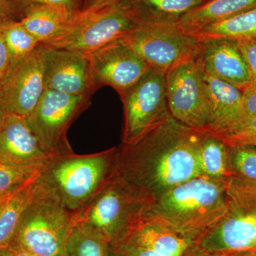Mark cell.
I'll return each instance as SVG.
<instances>
[{"mask_svg": "<svg viewBox=\"0 0 256 256\" xmlns=\"http://www.w3.org/2000/svg\"><path fill=\"white\" fill-rule=\"evenodd\" d=\"M252 248H256V242L255 246H254V247Z\"/></svg>", "mask_w": 256, "mask_h": 256, "instance_id": "obj_44", "label": "cell"}, {"mask_svg": "<svg viewBox=\"0 0 256 256\" xmlns=\"http://www.w3.org/2000/svg\"><path fill=\"white\" fill-rule=\"evenodd\" d=\"M191 35L197 42L213 40H229L236 43L256 42V9L207 25Z\"/></svg>", "mask_w": 256, "mask_h": 256, "instance_id": "obj_22", "label": "cell"}, {"mask_svg": "<svg viewBox=\"0 0 256 256\" xmlns=\"http://www.w3.org/2000/svg\"><path fill=\"white\" fill-rule=\"evenodd\" d=\"M118 146L95 154L56 156L32 183L34 194L74 214L82 212L108 182L116 170Z\"/></svg>", "mask_w": 256, "mask_h": 256, "instance_id": "obj_2", "label": "cell"}, {"mask_svg": "<svg viewBox=\"0 0 256 256\" xmlns=\"http://www.w3.org/2000/svg\"><path fill=\"white\" fill-rule=\"evenodd\" d=\"M110 256H160L146 248L122 239L110 245Z\"/></svg>", "mask_w": 256, "mask_h": 256, "instance_id": "obj_31", "label": "cell"}, {"mask_svg": "<svg viewBox=\"0 0 256 256\" xmlns=\"http://www.w3.org/2000/svg\"><path fill=\"white\" fill-rule=\"evenodd\" d=\"M137 26L117 2L78 12L60 35L40 46L89 54L120 40Z\"/></svg>", "mask_w": 256, "mask_h": 256, "instance_id": "obj_5", "label": "cell"}, {"mask_svg": "<svg viewBox=\"0 0 256 256\" xmlns=\"http://www.w3.org/2000/svg\"><path fill=\"white\" fill-rule=\"evenodd\" d=\"M152 204L116 170L97 196L75 214V222L98 230L111 245L122 240L131 227L152 210Z\"/></svg>", "mask_w": 256, "mask_h": 256, "instance_id": "obj_4", "label": "cell"}, {"mask_svg": "<svg viewBox=\"0 0 256 256\" xmlns=\"http://www.w3.org/2000/svg\"><path fill=\"white\" fill-rule=\"evenodd\" d=\"M242 92V110L246 117L256 116V86L248 87Z\"/></svg>", "mask_w": 256, "mask_h": 256, "instance_id": "obj_33", "label": "cell"}, {"mask_svg": "<svg viewBox=\"0 0 256 256\" xmlns=\"http://www.w3.org/2000/svg\"><path fill=\"white\" fill-rule=\"evenodd\" d=\"M207 0H119L137 25L176 24Z\"/></svg>", "mask_w": 256, "mask_h": 256, "instance_id": "obj_19", "label": "cell"}, {"mask_svg": "<svg viewBox=\"0 0 256 256\" xmlns=\"http://www.w3.org/2000/svg\"><path fill=\"white\" fill-rule=\"evenodd\" d=\"M206 130L186 127L171 116L132 144L118 146L116 170L154 203L170 188L202 176L200 148Z\"/></svg>", "mask_w": 256, "mask_h": 256, "instance_id": "obj_1", "label": "cell"}, {"mask_svg": "<svg viewBox=\"0 0 256 256\" xmlns=\"http://www.w3.org/2000/svg\"><path fill=\"white\" fill-rule=\"evenodd\" d=\"M229 180L205 175L192 178L156 197L152 210L184 238L196 242L226 212Z\"/></svg>", "mask_w": 256, "mask_h": 256, "instance_id": "obj_3", "label": "cell"}, {"mask_svg": "<svg viewBox=\"0 0 256 256\" xmlns=\"http://www.w3.org/2000/svg\"><path fill=\"white\" fill-rule=\"evenodd\" d=\"M200 162L205 176L225 178L233 176L229 168L228 146L206 130L200 148Z\"/></svg>", "mask_w": 256, "mask_h": 256, "instance_id": "obj_24", "label": "cell"}, {"mask_svg": "<svg viewBox=\"0 0 256 256\" xmlns=\"http://www.w3.org/2000/svg\"><path fill=\"white\" fill-rule=\"evenodd\" d=\"M192 57L202 74L228 82L242 92L252 85L246 62L235 42H197Z\"/></svg>", "mask_w": 256, "mask_h": 256, "instance_id": "obj_16", "label": "cell"}, {"mask_svg": "<svg viewBox=\"0 0 256 256\" xmlns=\"http://www.w3.org/2000/svg\"><path fill=\"white\" fill-rule=\"evenodd\" d=\"M119 40L152 69L164 74L193 56L197 44L176 24L138 25Z\"/></svg>", "mask_w": 256, "mask_h": 256, "instance_id": "obj_8", "label": "cell"}, {"mask_svg": "<svg viewBox=\"0 0 256 256\" xmlns=\"http://www.w3.org/2000/svg\"><path fill=\"white\" fill-rule=\"evenodd\" d=\"M15 10L11 0H0V24L10 21L16 20Z\"/></svg>", "mask_w": 256, "mask_h": 256, "instance_id": "obj_35", "label": "cell"}, {"mask_svg": "<svg viewBox=\"0 0 256 256\" xmlns=\"http://www.w3.org/2000/svg\"><path fill=\"white\" fill-rule=\"evenodd\" d=\"M12 63L9 50L0 28V79L4 76Z\"/></svg>", "mask_w": 256, "mask_h": 256, "instance_id": "obj_34", "label": "cell"}, {"mask_svg": "<svg viewBox=\"0 0 256 256\" xmlns=\"http://www.w3.org/2000/svg\"><path fill=\"white\" fill-rule=\"evenodd\" d=\"M66 256H110V244L96 229L75 223L67 242Z\"/></svg>", "mask_w": 256, "mask_h": 256, "instance_id": "obj_25", "label": "cell"}, {"mask_svg": "<svg viewBox=\"0 0 256 256\" xmlns=\"http://www.w3.org/2000/svg\"><path fill=\"white\" fill-rule=\"evenodd\" d=\"M11 2L14 6L16 16H20L24 9L32 5L56 6L74 14L80 10V0H11Z\"/></svg>", "mask_w": 256, "mask_h": 256, "instance_id": "obj_30", "label": "cell"}, {"mask_svg": "<svg viewBox=\"0 0 256 256\" xmlns=\"http://www.w3.org/2000/svg\"><path fill=\"white\" fill-rule=\"evenodd\" d=\"M10 196H0V206H1L2 204L4 202V200H6V198H8Z\"/></svg>", "mask_w": 256, "mask_h": 256, "instance_id": "obj_42", "label": "cell"}, {"mask_svg": "<svg viewBox=\"0 0 256 256\" xmlns=\"http://www.w3.org/2000/svg\"><path fill=\"white\" fill-rule=\"evenodd\" d=\"M234 182L240 190L256 204V182L234 178Z\"/></svg>", "mask_w": 256, "mask_h": 256, "instance_id": "obj_36", "label": "cell"}, {"mask_svg": "<svg viewBox=\"0 0 256 256\" xmlns=\"http://www.w3.org/2000/svg\"><path fill=\"white\" fill-rule=\"evenodd\" d=\"M122 239L146 248L160 256H180L192 244L152 210L144 214Z\"/></svg>", "mask_w": 256, "mask_h": 256, "instance_id": "obj_17", "label": "cell"}, {"mask_svg": "<svg viewBox=\"0 0 256 256\" xmlns=\"http://www.w3.org/2000/svg\"><path fill=\"white\" fill-rule=\"evenodd\" d=\"M256 242V204L232 181L228 208L222 220L194 244L217 256L252 248Z\"/></svg>", "mask_w": 256, "mask_h": 256, "instance_id": "obj_9", "label": "cell"}, {"mask_svg": "<svg viewBox=\"0 0 256 256\" xmlns=\"http://www.w3.org/2000/svg\"><path fill=\"white\" fill-rule=\"evenodd\" d=\"M33 182L10 195L0 206V250L10 246L24 214L33 202Z\"/></svg>", "mask_w": 256, "mask_h": 256, "instance_id": "obj_23", "label": "cell"}, {"mask_svg": "<svg viewBox=\"0 0 256 256\" xmlns=\"http://www.w3.org/2000/svg\"><path fill=\"white\" fill-rule=\"evenodd\" d=\"M236 44L246 62L252 82L250 86H256V42H238Z\"/></svg>", "mask_w": 256, "mask_h": 256, "instance_id": "obj_32", "label": "cell"}, {"mask_svg": "<svg viewBox=\"0 0 256 256\" xmlns=\"http://www.w3.org/2000/svg\"><path fill=\"white\" fill-rule=\"evenodd\" d=\"M76 14L56 6L32 5L22 10L18 21L42 44L60 35Z\"/></svg>", "mask_w": 256, "mask_h": 256, "instance_id": "obj_21", "label": "cell"}, {"mask_svg": "<svg viewBox=\"0 0 256 256\" xmlns=\"http://www.w3.org/2000/svg\"><path fill=\"white\" fill-rule=\"evenodd\" d=\"M0 256H10V255L6 249H4V250H0Z\"/></svg>", "mask_w": 256, "mask_h": 256, "instance_id": "obj_41", "label": "cell"}, {"mask_svg": "<svg viewBox=\"0 0 256 256\" xmlns=\"http://www.w3.org/2000/svg\"><path fill=\"white\" fill-rule=\"evenodd\" d=\"M40 169L0 164V196H8L35 180Z\"/></svg>", "mask_w": 256, "mask_h": 256, "instance_id": "obj_29", "label": "cell"}, {"mask_svg": "<svg viewBox=\"0 0 256 256\" xmlns=\"http://www.w3.org/2000/svg\"><path fill=\"white\" fill-rule=\"evenodd\" d=\"M0 28L12 62L30 54L40 46L38 40L24 28L20 21L10 20L0 24Z\"/></svg>", "mask_w": 256, "mask_h": 256, "instance_id": "obj_26", "label": "cell"}, {"mask_svg": "<svg viewBox=\"0 0 256 256\" xmlns=\"http://www.w3.org/2000/svg\"><path fill=\"white\" fill-rule=\"evenodd\" d=\"M256 9V0H207L184 15L178 28L192 34L202 28Z\"/></svg>", "mask_w": 256, "mask_h": 256, "instance_id": "obj_20", "label": "cell"}, {"mask_svg": "<svg viewBox=\"0 0 256 256\" xmlns=\"http://www.w3.org/2000/svg\"><path fill=\"white\" fill-rule=\"evenodd\" d=\"M45 66L41 46L12 62L0 79V106L4 112L24 118L31 114L46 90Z\"/></svg>", "mask_w": 256, "mask_h": 256, "instance_id": "obj_11", "label": "cell"}, {"mask_svg": "<svg viewBox=\"0 0 256 256\" xmlns=\"http://www.w3.org/2000/svg\"><path fill=\"white\" fill-rule=\"evenodd\" d=\"M58 156L46 148L26 118L5 114L0 118V164L40 169Z\"/></svg>", "mask_w": 256, "mask_h": 256, "instance_id": "obj_14", "label": "cell"}, {"mask_svg": "<svg viewBox=\"0 0 256 256\" xmlns=\"http://www.w3.org/2000/svg\"><path fill=\"white\" fill-rule=\"evenodd\" d=\"M11 245L38 256H66L75 214L56 202L34 194Z\"/></svg>", "mask_w": 256, "mask_h": 256, "instance_id": "obj_6", "label": "cell"}, {"mask_svg": "<svg viewBox=\"0 0 256 256\" xmlns=\"http://www.w3.org/2000/svg\"><path fill=\"white\" fill-rule=\"evenodd\" d=\"M92 96L69 95L47 89L26 118L38 139L57 156L72 154L67 132L72 122L90 105Z\"/></svg>", "mask_w": 256, "mask_h": 256, "instance_id": "obj_10", "label": "cell"}, {"mask_svg": "<svg viewBox=\"0 0 256 256\" xmlns=\"http://www.w3.org/2000/svg\"><path fill=\"white\" fill-rule=\"evenodd\" d=\"M222 256H256V248L242 249Z\"/></svg>", "mask_w": 256, "mask_h": 256, "instance_id": "obj_40", "label": "cell"}, {"mask_svg": "<svg viewBox=\"0 0 256 256\" xmlns=\"http://www.w3.org/2000/svg\"><path fill=\"white\" fill-rule=\"evenodd\" d=\"M208 132L220 138L228 146H256V116L245 118L238 124L223 130Z\"/></svg>", "mask_w": 256, "mask_h": 256, "instance_id": "obj_28", "label": "cell"}, {"mask_svg": "<svg viewBox=\"0 0 256 256\" xmlns=\"http://www.w3.org/2000/svg\"><path fill=\"white\" fill-rule=\"evenodd\" d=\"M166 100L170 116L186 127L205 130L208 106L204 84L193 57L165 74Z\"/></svg>", "mask_w": 256, "mask_h": 256, "instance_id": "obj_12", "label": "cell"}, {"mask_svg": "<svg viewBox=\"0 0 256 256\" xmlns=\"http://www.w3.org/2000/svg\"><path fill=\"white\" fill-rule=\"evenodd\" d=\"M120 98L124 112V144L137 142L170 116L165 74L160 70L151 69Z\"/></svg>", "mask_w": 256, "mask_h": 256, "instance_id": "obj_7", "label": "cell"}, {"mask_svg": "<svg viewBox=\"0 0 256 256\" xmlns=\"http://www.w3.org/2000/svg\"><path fill=\"white\" fill-rule=\"evenodd\" d=\"M10 256H38L32 252L25 250L22 248L11 245L6 248Z\"/></svg>", "mask_w": 256, "mask_h": 256, "instance_id": "obj_39", "label": "cell"}, {"mask_svg": "<svg viewBox=\"0 0 256 256\" xmlns=\"http://www.w3.org/2000/svg\"><path fill=\"white\" fill-rule=\"evenodd\" d=\"M180 256H217L201 248L194 242L188 246Z\"/></svg>", "mask_w": 256, "mask_h": 256, "instance_id": "obj_37", "label": "cell"}, {"mask_svg": "<svg viewBox=\"0 0 256 256\" xmlns=\"http://www.w3.org/2000/svg\"><path fill=\"white\" fill-rule=\"evenodd\" d=\"M118 1L119 0H80V11L101 6V5L112 4Z\"/></svg>", "mask_w": 256, "mask_h": 256, "instance_id": "obj_38", "label": "cell"}, {"mask_svg": "<svg viewBox=\"0 0 256 256\" xmlns=\"http://www.w3.org/2000/svg\"><path fill=\"white\" fill-rule=\"evenodd\" d=\"M4 114L5 112L3 111L2 108L1 106H0V118H1L2 116Z\"/></svg>", "mask_w": 256, "mask_h": 256, "instance_id": "obj_43", "label": "cell"}, {"mask_svg": "<svg viewBox=\"0 0 256 256\" xmlns=\"http://www.w3.org/2000/svg\"><path fill=\"white\" fill-rule=\"evenodd\" d=\"M228 162L232 178L256 182V146H228Z\"/></svg>", "mask_w": 256, "mask_h": 256, "instance_id": "obj_27", "label": "cell"}, {"mask_svg": "<svg viewBox=\"0 0 256 256\" xmlns=\"http://www.w3.org/2000/svg\"><path fill=\"white\" fill-rule=\"evenodd\" d=\"M208 106V132L223 130L245 118L242 92L228 82L202 74Z\"/></svg>", "mask_w": 256, "mask_h": 256, "instance_id": "obj_18", "label": "cell"}, {"mask_svg": "<svg viewBox=\"0 0 256 256\" xmlns=\"http://www.w3.org/2000/svg\"><path fill=\"white\" fill-rule=\"evenodd\" d=\"M86 54L97 89L108 86L120 96L134 86L152 69L119 40Z\"/></svg>", "mask_w": 256, "mask_h": 256, "instance_id": "obj_13", "label": "cell"}, {"mask_svg": "<svg viewBox=\"0 0 256 256\" xmlns=\"http://www.w3.org/2000/svg\"><path fill=\"white\" fill-rule=\"evenodd\" d=\"M44 50L46 88L75 96H92L97 90L86 54L58 48Z\"/></svg>", "mask_w": 256, "mask_h": 256, "instance_id": "obj_15", "label": "cell"}]
</instances>
